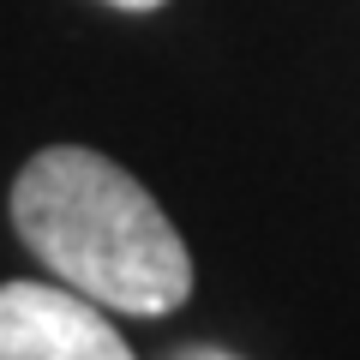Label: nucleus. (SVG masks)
I'll return each instance as SVG.
<instances>
[{"label":"nucleus","mask_w":360,"mask_h":360,"mask_svg":"<svg viewBox=\"0 0 360 360\" xmlns=\"http://www.w3.org/2000/svg\"><path fill=\"white\" fill-rule=\"evenodd\" d=\"M13 234L103 312L168 319L193 300V252L139 174L84 144H49L13 180Z\"/></svg>","instance_id":"1"},{"label":"nucleus","mask_w":360,"mask_h":360,"mask_svg":"<svg viewBox=\"0 0 360 360\" xmlns=\"http://www.w3.org/2000/svg\"><path fill=\"white\" fill-rule=\"evenodd\" d=\"M0 360H132V348L78 288L0 283Z\"/></svg>","instance_id":"2"},{"label":"nucleus","mask_w":360,"mask_h":360,"mask_svg":"<svg viewBox=\"0 0 360 360\" xmlns=\"http://www.w3.org/2000/svg\"><path fill=\"white\" fill-rule=\"evenodd\" d=\"M103 6H115V13H156V6H168V0H103Z\"/></svg>","instance_id":"3"}]
</instances>
